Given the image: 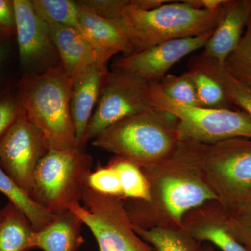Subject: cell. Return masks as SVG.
Masks as SVG:
<instances>
[{
  "label": "cell",
  "mask_w": 251,
  "mask_h": 251,
  "mask_svg": "<svg viewBox=\"0 0 251 251\" xmlns=\"http://www.w3.org/2000/svg\"><path fill=\"white\" fill-rule=\"evenodd\" d=\"M69 210L92 232L100 251H156L135 232L123 200L88 188Z\"/></svg>",
  "instance_id": "7"
},
{
  "label": "cell",
  "mask_w": 251,
  "mask_h": 251,
  "mask_svg": "<svg viewBox=\"0 0 251 251\" xmlns=\"http://www.w3.org/2000/svg\"><path fill=\"white\" fill-rule=\"evenodd\" d=\"M0 191L30 221L35 231L44 228L52 222L54 215L36 202L18 186L0 166Z\"/></svg>",
  "instance_id": "21"
},
{
  "label": "cell",
  "mask_w": 251,
  "mask_h": 251,
  "mask_svg": "<svg viewBox=\"0 0 251 251\" xmlns=\"http://www.w3.org/2000/svg\"><path fill=\"white\" fill-rule=\"evenodd\" d=\"M9 52V46L4 41H0V69L4 63L5 59L7 57Z\"/></svg>",
  "instance_id": "34"
},
{
  "label": "cell",
  "mask_w": 251,
  "mask_h": 251,
  "mask_svg": "<svg viewBox=\"0 0 251 251\" xmlns=\"http://www.w3.org/2000/svg\"><path fill=\"white\" fill-rule=\"evenodd\" d=\"M80 1L96 14L108 19L120 18L122 11L130 4V0H83Z\"/></svg>",
  "instance_id": "30"
},
{
  "label": "cell",
  "mask_w": 251,
  "mask_h": 251,
  "mask_svg": "<svg viewBox=\"0 0 251 251\" xmlns=\"http://www.w3.org/2000/svg\"><path fill=\"white\" fill-rule=\"evenodd\" d=\"M183 227L195 240L210 243L221 251H248L231 234L226 215L217 201H211L185 215Z\"/></svg>",
  "instance_id": "14"
},
{
  "label": "cell",
  "mask_w": 251,
  "mask_h": 251,
  "mask_svg": "<svg viewBox=\"0 0 251 251\" xmlns=\"http://www.w3.org/2000/svg\"><path fill=\"white\" fill-rule=\"evenodd\" d=\"M224 210L229 232L248 251H251V198L232 209Z\"/></svg>",
  "instance_id": "28"
},
{
  "label": "cell",
  "mask_w": 251,
  "mask_h": 251,
  "mask_svg": "<svg viewBox=\"0 0 251 251\" xmlns=\"http://www.w3.org/2000/svg\"><path fill=\"white\" fill-rule=\"evenodd\" d=\"M189 63L201 68L215 77L224 87L229 101L234 106L242 109L251 118V87L234 78L225 71L224 67L214 59L203 54L191 57Z\"/></svg>",
  "instance_id": "20"
},
{
  "label": "cell",
  "mask_w": 251,
  "mask_h": 251,
  "mask_svg": "<svg viewBox=\"0 0 251 251\" xmlns=\"http://www.w3.org/2000/svg\"><path fill=\"white\" fill-rule=\"evenodd\" d=\"M208 184L225 210L251 198V138L207 145L204 160Z\"/></svg>",
  "instance_id": "8"
},
{
  "label": "cell",
  "mask_w": 251,
  "mask_h": 251,
  "mask_svg": "<svg viewBox=\"0 0 251 251\" xmlns=\"http://www.w3.org/2000/svg\"><path fill=\"white\" fill-rule=\"evenodd\" d=\"M92 165L84 150H50L36 168L31 198L52 215L69 210L82 201Z\"/></svg>",
  "instance_id": "5"
},
{
  "label": "cell",
  "mask_w": 251,
  "mask_h": 251,
  "mask_svg": "<svg viewBox=\"0 0 251 251\" xmlns=\"http://www.w3.org/2000/svg\"><path fill=\"white\" fill-rule=\"evenodd\" d=\"M49 26L61 64L72 78L94 63L108 64L110 59L96 49L80 31L62 25Z\"/></svg>",
  "instance_id": "15"
},
{
  "label": "cell",
  "mask_w": 251,
  "mask_h": 251,
  "mask_svg": "<svg viewBox=\"0 0 251 251\" xmlns=\"http://www.w3.org/2000/svg\"><path fill=\"white\" fill-rule=\"evenodd\" d=\"M109 71L107 64L95 62L73 77L71 112L77 142V148L84 150L87 127L98 103L100 91Z\"/></svg>",
  "instance_id": "13"
},
{
  "label": "cell",
  "mask_w": 251,
  "mask_h": 251,
  "mask_svg": "<svg viewBox=\"0 0 251 251\" xmlns=\"http://www.w3.org/2000/svg\"><path fill=\"white\" fill-rule=\"evenodd\" d=\"M34 232L29 220L11 202L0 211V251L31 249Z\"/></svg>",
  "instance_id": "19"
},
{
  "label": "cell",
  "mask_w": 251,
  "mask_h": 251,
  "mask_svg": "<svg viewBox=\"0 0 251 251\" xmlns=\"http://www.w3.org/2000/svg\"><path fill=\"white\" fill-rule=\"evenodd\" d=\"M158 84L168 98L189 106L201 107L196 86L187 72L180 75L168 74Z\"/></svg>",
  "instance_id": "27"
},
{
  "label": "cell",
  "mask_w": 251,
  "mask_h": 251,
  "mask_svg": "<svg viewBox=\"0 0 251 251\" xmlns=\"http://www.w3.org/2000/svg\"><path fill=\"white\" fill-rule=\"evenodd\" d=\"M196 9L215 11L224 6L227 0H186Z\"/></svg>",
  "instance_id": "33"
},
{
  "label": "cell",
  "mask_w": 251,
  "mask_h": 251,
  "mask_svg": "<svg viewBox=\"0 0 251 251\" xmlns=\"http://www.w3.org/2000/svg\"><path fill=\"white\" fill-rule=\"evenodd\" d=\"M88 188L101 194L122 197L118 174L108 165H98L94 171L91 172L88 177Z\"/></svg>",
  "instance_id": "29"
},
{
  "label": "cell",
  "mask_w": 251,
  "mask_h": 251,
  "mask_svg": "<svg viewBox=\"0 0 251 251\" xmlns=\"http://www.w3.org/2000/svg\"><path fill=\"white\" fill-rule=\"evenodd\" d=\"M229 2L227 0L215 11L196 9L186 0L170 1L156 9L143 10L133 6L130 0L118 20L135 53L166 41L215 30Z\"/></svg>",
  "instance_id": "3"
},
{
  "label": "cell",
  "mask_w": 251,
  "mask_h": 251,
  "mask_svg": "<svg viewBox=\"0 0 251 251\" xmlns=\"http://www.w3.org/2000/svg\"><path fill=\"white\" fill-rule=\"evenodd\" d=\"M12 33L11 31L6 30L4 28L0 27V41L4 39L6 36H9Z\"/></svg>",
  "instance_id": "35"
},
{
  "label": "cell",
  "mask_w": 251,
  "mask_h": 251,
  "mask_svg": "<svg viewBox=\"0 0 251 251\" xmlns=\"http://www.w3.org/2000/svg\"><path fill=\"white\" fill-rule=\"evenodd\" d=\"M72 85L61 63L41 74L28 73L18 82V101L44 135L49 150L77 148L71 112Z\"/></svg>",
  "instance_id": "2"
},
{
  "label": "cell",
  "mask_w": 251,
  "mask_h": 251,
  "mask_svg": "<svg viewBox=\"0 0 251 251\" xmlns=\"http://www.w3.org/2000/svg\"><path fill=\"white\" fill-rule=\"evenodd\" d=\"M187 72L196 86L201 107L234 110L224 87L215 77L191 63H188Z\"/></svg>",
  "instance_id": "24"
},
{
  "label": "cell",
  "mask_w": 251,
  "mask_h": 251,
  "mask_svg": "<svg viewBox=\"0 0 251 251\" xmlns=\"http://www.w3.org/2000/svg\"><path fill=\"white\" fill-rule=\"evenodd\" d=\"M49 150L44 135L22 108L0 140V166L31 197L36 168Z\"/></svg>",
  "instance_id": "10"
},
{
  "label": "cell",
  "mask_w": 251,
  "mask_h": 251,
  "mask_svg": "<svg viewBox=\"0 0 251 251\" xmlns=\"http://www.w3.org/2000/svg\"><path fill=\"white\" fill-rule=\"evenodd\" d=\"M150 83L131 73L112 68L104 81L87 127L86 140H93L115 122L150 110Z\"/></svg>",
  "instance_id": "9"
},
{
  "label": "cell",
  "mask_w": 251,
  "mask_h": 251,
  "mask_svg": "<svg viewBox=\"0 0 251 251\" xmlns=\"http://www.w3.org/2000/svg\"><path fill=\"white\" fill-rule=\"evenodd\" d=\"M207 145L181 141L171 156L140 168L148 180L150 199H124L132 224L142 229L184 228L190 211L218 198L208 184L204 169Z\"/></svg>",
  "instance_id": "1"
},
{
  "label": "cell",
  "mask_w": 251,
  "mask_h": 251,
  "mask_svg": "<svg viewBox=\"0 0 251 251\" xmlns=\"http://www.w3.org/2000/svg\"><path fill=\"white\" fill-rule=\"evenodd\" d=\"M80 4V31L101 53L111 59L122 52L125 56L133 53L118 18L108 19L101 17Z\"/></svg>",
  "instance_id": "17"
},
{
  "label": "cell",
  "mask_w": 251,
  "mask_h": 251,
  "mask_svg": "<svg viewBox=\"0 0 251 251\" xmlns=\"http://www.w3.org/2000/svg\"><path fill=\"white\" fill-rule=\"evenodd\" d=\"M21 110L18 99L11 97L0 99V140L17 120Z\"/></svg>",
  "instance_id": "31"
},
{
  "label": "cell",
  "mask_w": 251,
  "mask_h": 251,
  "mask_svg": "<svg viewBox=\"0 0 251 251\" xmlns=\"http://www.w3.org/2000/svg\"><path fill=\"white\" fill-rule=\"evenodd\" d=\"M202 251H216L214 250V248L209 244H206V245L202 246Z\"/></svg>",
  "instance_id": "36"
},
{
  "label": "cell",
  "mask_w": 251,
  "mask_h": 251,
  "mask_svg": "<svg viewBox=\"0 0 251 251\" xmlns=\"http://www.w3.org/2000/svg\"><path fill=\"white\" fill-rule=\"evenodd\" d=\"M31 1L39 17L48 24L69 26L80 31V6L78 1L33 0Z\"/></svg>",
  "instance_id": "25"
},
{
  "label": "cell",
  "mask_w": 251,
  "mask_h": 251,
  "mask_svg": "<svg viewBox=\"0 0 251 251\" xmlns=\"http://www.w3.org/2000/svg\"><path fill=\"white\" fill-rule=\"evenodd\" d=\"M20 62L26 69L52 67L57 54L49 26L30 0H14Z\"/></svg>",
  "instance_id": "12"
},
{
  "label": "cell",
  "mask_w": 251,
  "mask_h": 251,
  "mask_svg": "<svg viewBox=\"0 0 251 251\" xmlns=\"http://www.w3.org/2000/svg\"><path fill=\"white\" fill-rule=\"evenodd\" d=\"M133 227L136 233L156 251H202V244L191 237L184 228L142 229L134 225Z\"/></svg>",
  "instance_id": "22"
},
{
  "label": "cell",
  "mask_w": 251,
  "mask_h": 251,
  "mask_svg": "<svg viewBox=\"0 0 251 251\" xmlns=\"http://www.w3.org/2000/svg\"><path fill=\"white\" fill-rule=\"evenodd\" d=\"M108 166L118 174L121 184L122 199H150L148 180L138 165L120 156H115L109 161Z\"/></svg>",
  "instance_id": "23"
},
{
  "label": "cell",
  "mask_w": 251,
  "mask_h": 251,
  "mask_svg": "<svg viewBox=\"0 0 251 251\" xmlns=\"http://www.w3.org/2000/svg\"><path fill=\"white\" fill-rule=\"evenodd\" d=\"M251 14V0H229L222 20L204 46L202 53L220 65L237 49Z\"/></svg>",
  "instance_id": "16"
},
{
  "label": "cell",
  "mask_w": 251,
  "mask_h": 251,
  "mask_svg": "<svg viewBox=\"0 0 251 251\" xmlns=\"http://www.w3.org/2000/svg\"><path fill=\"white\" fill-rule=\"evenodd\" d=\"M246 27L240 43L223 67L231 76L251 87V14Z\"/></svg>",
  "instance_id": "26"
},
{
  "label": "cell",
  "mask_w": 251,
  "mask_h": 251,
  "mask_svg": "<svg viewBox=\"0 0 251 251\" xmlns=\"http://www.w3.org/2000/svg\"><path fill=\"white\" fill-rule=\"evenodd\" d=\"M178 120L169 112L153 108L110 126L92 145L145 168L164 161L181 140Z\"/></svg>",
  "instance_id": "4"
},
{
  "label": "cell",
  "mask_w": 251,
  "mask_h": 251,
  "mask_svg": "<svg viewBox=\"0 0 251 251\" xmlns=\"http://www.w3.org/2000/svg\"><path fill=\"white\" fill-rule=\"evenodd\" d=\"M149 95L153 108L176 117L181 141L211 145L231 138H251V118L242 110L184 105L166 97L158 82L150 83Z\"/></svg>",
  "instance_id": "6"
},
{
  "label": "cell",
  "mask_w": 251,
  "mask_h": 251,
  "mask_svg": "<svg viewBox=\"0 0 251 251\" xmlns=\"http://www.w3.org/2000/svg\"><path fill=\"white\" fill-rule=\"evenodd\" d=\"M83 223L72 211L54 214L50 224L35 231L30 247L44 251H77L85 240L81 233Z\"/></svg>",
  "instance_id": "18"
},
{
  "label": "cell",
  "mask_w": 251,
  "mask_h": 251,
  "mask_svg": "<svg viewBox=\"0 0 251 251\" xmlns=\"http://www.w3.org/2000/svg\"><path fill=\"white\" fill-rule=\"evenodd\" d=\"M0 27L11 33L16 31L14 1L0 0Z\"/></svg>",
  "instance_id": "32"
},
{
  "label": "cell",
  "mask_w": 251,
  "mask_h": 251,
  "mask_svg": "<svg viewBox=\"0 0 251 251\" xmlns=\"http://www.w3.org/2000/svg\"><path fill=\"white\" fill-rule=\"evenodd\" d=\"M213 32L166 41L141 52L124 56L114 62L112 68L131 73L149 83H158L176 62L204 47Z\"/></svg>",
  "instance_id": "11"
}]
</instances>
